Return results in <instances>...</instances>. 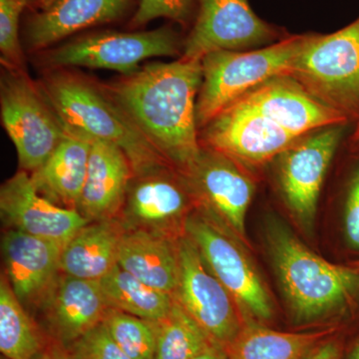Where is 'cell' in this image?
Masks as SVG:
<instances>
[{
    "mask_svg": "<svg viewBox=\"0 0 359 359\" xmlns=\"http://www.w3.org/2000/svg\"><path fill=\"white\" fill-rule=\"evenodd\" d=\"M197 201L183 175L172 166L134 174L119 218L126 230H142L177 238L185 233Z\"/></svg>",
    "mask_w": 359,
    "mask_h": 359,
    "instance_id": "10",
    "label": "cell"
},
{
    "mask_svg": "<svg viewBox=\"0 0 359 359\" xmlns=\"http://www.w3.org/2000/svg\"><path fill=\"white\" fill-rule=\"evenodd\" d=\"M48 335L16 297L4 273L0 280V351L6 359H34Z\"/></svg>",
    "mask_w": 359,
    "mask_h": 359,
    "instance_id": "25",
    "label": "cell"
},
{
    "mask_svg": "<svg viewBox=\"0 0 359 359\" xmlns=\"http://www.w3.org/2000/svg\"><path fill=\"white\" fill-rule=\"evenodd\" d=\"M183 176L197 207L244 238L245 216L256 189L244 167L222 153L201 146L199 155Z\"/></svg>",
    "mask_w": 359,
    "mask_h": 359,
    "instance_id": "13",
    "label": "cell"
},
{
    "mask_svg": "<svg viewBox=\"0 0 359 359\" xmlns=\"http://www.w3.org/2000/svg\"><path fill=\"white\" fill-rule=\"evenodd\" d=\"M27 0H0V62L2 68L26 70L20 35V18Z\"/></svg>",
    "mask_w": 359,
    "mask_h": 359,
    "instance_id": "29",
    "label": "cell"
},
{
    "mask_svg": "<svg viewBox=\"0 0 359 359\" xmlns=\"http://www.w3.org/2000/svg\"><path fill=\"white\" fill-rule=\"evenodd\" d=\"M344 224L349 244L359 250V164L356 167L347 191Z\"/></svg>",
    "mask_w": 359,
    "mask_h": 359,
    "instance_id": "32",
    "label": "cell"
},
{
    "mask_svg": "<svg viewBox=\"0 0 359 359\" xmlns=\"http://www.w3.org/2000/svg\"><path fill=\"white\" fill-rule=\"evenodd\" d=\"M287 75L323 105L358 120L359 18L332 34H309Z\"/></svg>",
    "mask_w": 359,
    "mask_h": 359,
    "instance_id": "5",
    "label": "cell"
},
{
    "mask_svg": "<svg viewBox=\"0 0 359 359\" xmlns=\"http://www.w3.org/2000/svg\"><path fill=\"white\" fill-rule=\"evenodd\" d=\"M202 83L199 60L142 65L105 85L142 134L182 175L199 155L196 101Z\"/></svg>",
    "mask_w": 359,
    "mask_h": 359,
    "instance_id": "1",
    "label": "cell"
},
{
    "mask_svg": "<svg viewBox=\"0 0 359 359\" xmlns=\"http://www.w3.org/2000/svg\"><path fill=\"white\" fill-rule=\"evenodd\" d=\"M191 359H230L226 349L219 344H212L202 353Z\"/></svg>",
    "mask_w": 359,
    "mask_h": 359,
    "instance_id": "35",
    "label": "cell"
},
{
    "mask_svg": "<svg viewBox=\"0 0 359 359\" xmlns=\"http://www.w3.org/2000/svg\"><path fill=\"white\" fill-rule=\"evenodd\" d=\"M108 309L99 282L61 273L36 313L46 334L68 347L102 323Z\"/></svg>",
    "mask_w": 359,
    "mask_h": 359,
    "instance_id": "19",
    "label": "cell"
},
{
    "mask_svg": "<svg viewBox=\"0 0 359 359\" xmlns=\"http://www.w3.org/2000/svg\"><path fill=\"white\" fill-rule=\"evenodd\" d=\"M349 359H359V341L356 344V346L353 347Z\"/></svg>",
    "mask_w": 359,
    "mask_h": 359,
    "instance_id": "37",
    "label": "cell"
},
{
    "mask_svg": "<svg viewBox=\"0 0 359 359\" xmlns=\"http://www.w3.org/2000/svg\"><path fill=\"white\" fill-rule=\"evenodd\" d=\"M65 245L8 229L1 240L4 275L16 297L36 313L61 273Z\"/></svg>",
    "mask_w": 359,
    "mask_h": 359,
    "instance_id": "17",
    "label": "cell"
},
{
    "mask_svg": "<svg viewBox=\"0 0 359 359\" xmlns=\"http://www.w3.org/2000/svg\"><path fill=\"white\" fill-rule=\"evenodd\" d=\"M0 114L20 170L29 174L44 164L67 133L39 81L27 70L1 68Z\"/></svg>",
    "mask_w": 359,
    "mask_h": 359,
    "instance_id": "6",
    "label": "cell"
},
{
    "mask_svg": "<svg viewBox=\"0 0 359 359\" xmlns=\"http://www.w3.org/2000/svg\"><path fill=\"white\" fill-rule=\"evenodd\" d=\"M1 359H4V358H1Z\"/></svg>",
    "mask_w": 359,
    "mask_h": 359,
    "instance_id": "40",
    "label": "cell"
},
{
    "mask_svg": "<svg viewBox=\"0 0 359 359\" xmlns=\"http://www.w3.org/2000/svg\"><path fill=\"white\" fill-rule=\"evenodd\" d=\"M92 139L71 131L36 171L30 173L39 194L54 204L77 210L88 169Z\"/></svg>",
    "mask_w": 359,
    "mask_h": 359,
    "instance_id": "21",
    "label": "cell"
},
{
    "mask_svg": "<svg viewBox=\"0 0 359 359\" xmlns=\"http://www.w3.org/2000/svg\"><path fill=\"white\" fill-rule=\"evenodd\" d=\"M285 37L283 30L261 20L248 0H198L195 23L180 58L201 61L211 52L252 50Z\"/></svg>",
    "mask_w": 359,
    "mask_h": 359,
    "instance_id": "11",
    "label": "cell"
},
{
    "mask_svg": "<svg viewBox=\"0 0 359 359\" xmlns=\"http://www.w3.org/2000/svg\"><path fill=\"white\" fill-rule=\"evenodd\" d=\"M309 34L287 36L248 51L219 50L201 60L202 83L196 101L199 131L229 105L271 78L287 75Z\"/></svg>",
    "mask_w": 359,
    "mask_h": 359,
    "instance_id": "4",
    "label": "cell"
},
{
    "mask_svg": "<svg viewBox=\"0 0 359 359\" xmlns=\"http://www.w3.org/2000/svg\"><path fill=\"white\" fill-rule=\"evenodd\" d=\"M108 308L118 309L146 320H157L171 311L175 299L141 282L116 264L99 280Z\"/></svg>",
    "mask_w": 359,
    "mask_h": 359,
    "instance_id": "26",
    "label": "cell"
},
{
    "mask_svg": "<svg viewBox=\"0 0 359 359\" xmlns=\"http://www.w3.org/2000/svg\"><path fill=\"white\" fill-rule=\"evenodd\" d=\"M351 143L353 148L359 149V118L355 130H354L353 135H351Z\"/></svg>",
    "mask_w": 359,
    "mask_h": 359,
    "instance_id": "36",
    "label": "cell"
},
{
    "mask_svg": "<svg viewBox=\"0 0 359 359\" xmlns=\"http://www.w3.org/2000/svg\"><path fill=\"white\" fill-rule=\"evenodd\" d=\"M278 278L297 323H311L344 308L359 289V269L316 256L280 224L269 231Z\"/></svg>",
    "mask_w": 359,
    "mask_h": 359,
    "instance_id": "3",
    "label": "cell"
},
{
    "mask_svg": "<svg viewBox=\"0 0 359 359\" xmlns=\"http://www.w3.org/2000/svg\"><path fill=\"white\" fill-rule=\"evenodd\" d=\"M304 359H340L339 346L334 341H323Z\"/></svg>",
    "mask_w": 359,
    "mask_h": 359,
    "instance_id": "34",
    "label": "cell"
},
{
    "mask_svg": "<svg viewBox=\"0 0 359 359\" xmlns=\"http://www.w3.org/2000/svg\"><path fill=\"white\" fill-rule=\"evenodd\" d=\"M354 268H356V269H359V262H358V264H354Z\"/></svg>",
    "mask_w": 359,
    "mask_h": 359,
    "instance_id": "39",
    "label": "cell"
},
{
    "mask_svg": "<svg viewBox=\"0 0 359 359\" xmlns=\"http://www.w3.org/2000/svg\"><path fill=\"white\" fill-rule=\"evenodd\" d=\"M132 0H42L32 6L23 29V44L32 53L75 33L119 20Z\"/></svg>",
    "mask_w": 359,
    "mask_h": 359,
    "instance_id": "18",
    "label": "cell"
},
{
    "mask_svg": "<svg viewBox=\"0 0 359 359\" xmlns=\"http://www.w3.org/2000/svg\"><path fill=\"white\" fill-rule=\"evenodd\" d=\"M41 1L42 0H27L28 7L36 6L37 4Z\"/></svg>",
    "mask_w": 359,
    "mask_h": 359,
    "instance_id": "38",
    "label": "cell"
},
{
    "mask_svg": "<svg viewBox=\"0 0 359 359\" xmlns=\"http://www.w3.org/2000/svg\"><path fill=\"white\" fill-rule=\"evenodd\" d=\"M66 348L72 359H130L111 337L103 323Z\"/></svg>",
    "mask_w": 359,
    "mask_h": 359,
    "instance_id": "30",
    "label": "cell"
},
{
    "mask_svg": "<svg viewBox=\"0 0 359 359\" xmlns=\"http://www.w3.org/2000/svg\"><path fill=\"white\" fill-rule=\"evenodd\" d=\"M193 0H140L131 20L134 28L164 18L185 25L192 14Z\"/></svg>",
    "mask_w": 359,
    "mask_h": 359,
    "instance_id": "31",
    "label": "cell"
},
{
    "mask_svg": "<svg viewBox=\"0 0 359 359\" xmlns=\"http://www.w3.org/2000/svg\"><path fill=\"white\" fill-rule=\"evenodd\" d=\"M34 359H72L67 348L55 339L48 337L46 344Z\"/></svg>",
    "mask_w": 359,
    "mask_h": 359,
    "instance_id": "33",
    "label": "cell"
},
{
    "mask_svg": "<svg viewBox=\"0 0 359 359\" xmlns=\"http://www.w3.org/2000/svg\"><path fill=\"white\" fill-rule=\"evenodd\" d=\"M229 106L263 116L299 137L349 122L346 116L318 102L287 75L266 80Z\"/></svg>",
    "mask_w": 359,
    "mask_h": 359,
    "instance_id": "15",
    "label": "cell"
},
{
    "mask_svg": "<svg viewBox=\"0 0 359 359\" xmlns=\"http://www.w3.org/2000/svg\"><path fill=\"white\" fill-rule=\"evenodd\" d=\"M327 334V330L302 334L278 332L248 323L226 353L230 359H304Z\"/></svg>",
    "mask_w": 359,
    "mask_h": 359,
    "instance_id": "24",
    "label": "cell"
},
{
    "mask_svg": "<svg viewBox=\"0 0 359 359\" xmlns=\"http://www.w3.org/2000/svg\"><path fill=\"white\" fill-rule=\"evenodd\" d=\"M346 127L330 125L309 132L275 159L283 200L306 230L313 226L321 188Z\"/></svg>",
    "mask_w": 359,
    "mask_h": 359,
    "instance_id": "12",
    "label": "cell"
},
{
    "mask_svg": "<svg viewBox=\"0 0 359 359\" xmlns=\"http://www.w3.org/2000/svg\"><path fill=\"white\" fill-rule=\"evenodd\" d=\"M299 138L263 116L231 106L199 131L201 146L222 153L245 168L275 160Z\"/></svg>",
    "mask_w": 359,
    "mask_h": 359,
    "instance_id": "14",
    "label": "cell"
},
{
    "mask_svg": "<svg viewBox=\"0 0 359 359\" xmlns=\"http://www.w3.org/2000/svg\"><path fill=\"white\" fill-rule=\"evenodd\" d=\"M185 235L240 309L257 320H269L273 316V302L263 280L221 224L197 207L186 219Z\"/></svg>",
    "mask_w": 359,
    "mask_h": 359,
    "instance_id": "8",
    "label": "cell"
},
{
    "mask_svg": "<svg viewBox=\"0 0 359 359\" xmlns=\"http://www.w3.org/2000/svg\"><path fill=\"white\" fill-rule=\"evenodd\" d=\"M102 323L130 359H156V335L150 320L109 308Z\"/></svg>",
    "mask_w": 359,
    "mask_h": 359,
    "instance_id": "28",
    "label": "cell"
},
{
    "mask_svg": "<svg viewBox=\"0 0 359 359\" xmlns=\"http://www.w3.org/2000/svg\"><path fill=\"white\" fill-rule=\"evenodd\" d=\"M178 287L174 299L217 344L228 349L245 323L240 306L216 278L185 233L177 238Z\"/></svg>",
    "mask_w": 359,
    "mask_h": 359,
    "instance_id": "9",
    "label": "cell"
},
{
    "mask_svg": "<svg viewBox=\"0 0 359 359\" xmlns=\"http://www.w3.org/2000/svg\"><path fill=\"white\" fill-rule=\"evenodd\" d=\"M125 231L126 228L119 218L89 222L63 248L61 273L99 282L118 264Z\"/></svg>",
    "mask_w": 359,
    "mask_h": 359,
    "instance_id": "23",
    "label": "cell"
},
{
    "mask_svg": "<svg viewBox=\"0 0 359 359\" xmlns=\"http://www.w3.org/2000/svg\"><path fill=\"white\" fill-rule=\"evenodd\" d=\"M183 47L178 33L165 26L151 32L91 33L36 54L44 70L83 67L125 75L147 59L181 57Z\"/></svg>",
    "mask_w": 359,
    "mask_h": 359,
    "instance_id": "7",
    "label": "cell"
},
{
    "mask_svg": "<svg viewBox=\"0 0 359 359\" xmlns=\"http://www.w3.org/2000/svg\"><path fill=\"white\" fill-rule=\"evenodd\" d=\"M39 83L66 128L121 148L134 174L172 166L137 128L105 85L71 68L44 70Z\"/></svg>",
    "mask_w": 359,
    "mask_h": 359,
    "instance_id": "2",
    "label": "cell"
},
{
    "mask_svg": "<svg viewBox=\"0 0 359 359\" xmlns=\"http://www.w3.org/2000/svg\"><path fill=\"white\" fill-rule=\"evenodd\" d=\"M118 264L141 282L174 297L178 287L177 240L142 230H126Z\"/></svg>",
    "mask_w": 359,
    "mask_h": 359,
    "instance_id": "22",
    "label": "cell"
},
{
    "mask_svg": "<svg viewBox=\"0 0 359 359\" xmlns=\"http://www.w3.org/2000/svg\"><path fill=\"white\" fill-rule=\"evenodd\" d=\"M0 214L8 229L63 245L89 223L77 210L60 207L43 197L30 174L20 169L0 188Z\"/></svg>",
    "mask_w": 359,
    "mask_h": 359,
    "instance_id": "16",
    "label": "cell"
},
{
    "mask_svg": "<svg viewBox=\"0 0 359 359\" xmlns=\"http://www.w3.org/2000/svg\"><path fill=\"white\" fill-rule=\"evenodd\" d=\"M133 175L128 156L121 148L109 142L92 140L77 211L89 222L118 218Z\"/></svg>",
    "mask_w": 359,
    "mask_h": 359,
    "instance_id": "20",
    "label": "cell"
},
{
    "mask_svg": "<svg viewBox=\"0 0 359 359\" xmlns=\"http://www.w3.org/2000/svg\"><path fill=\"white\" fill-rule=\"evenodd\" d=\"M150 323L156 335V359H191L217 344L176 301L167 316Z\"/></svg>",
    "mask_w": 359,
    "mask_h": 359,
    "instance_id": "27",
    "label": "cell"
}]
</instances>
